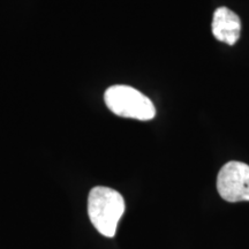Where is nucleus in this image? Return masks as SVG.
I'll use <instances>...</instances> for the list:
<instances>
[{
    "label": "nucleus",
    "instance_id": "nucleus-2",
    "mask_svg": "<svg viewBox=\"0 0 249 249\" xmlns=\"http://www.w3.org/2000/svg\"><path fill=\"white\" fill-rule=\"evenodd\" d=\"M104 102L112 113L123 118L148 121L156 116L154 103L138 89L129 86L117 85L107 88L104 93Z\"/></svg>",
    "mask_w": 249,
    "mask_h": 249
},
{
    "label": "nucleus",
    "instance_id": "nucleus-1",
    "mask_svg": "<svg viewBox=\"0 0 249 249\" xmlns=\"http://www.w3.org/2000/svg\"><path fill=\"white\" fill-rule=\"evenodd\" d=\"M126 209L123 195L108 187H93L88 196V214L102 235L113 238Z\"/></svg>",
    "mask_w": 249,
    "mask_h": 249
},
{
    "label": "nucleus",
    "instance_id": "nucleus-4",
    "mask_svg": "<svg viewBox=\"0 0 249 249\" xmlns=\"http://www.w3.org/2000/svg\"><path fill=\"white\" fill-rule=\"evenodd\" d=\"M211 29L217 40L229 45H234L240 38V18L230 8L219 7L213 13Z\"/></svg>",
    "mask_w": 249,
    "mask_h": 249
},
{
    "label": "nucleus",
    "instance_id": "nucleus-3",
    "mask_svg": "<svg viewBox=\"0 0 249 249\" xmlns=\"http://www.w3.org/2000/svg\"><path fill=\"white\" fill-rule=\"evenodd\" d=\"M217 191L227 202L249 201V165L236 160L224 165L217 177Z\"/></svg>",
    "mask_w": 249,
    "mask_h": 249
}]
</instances>
